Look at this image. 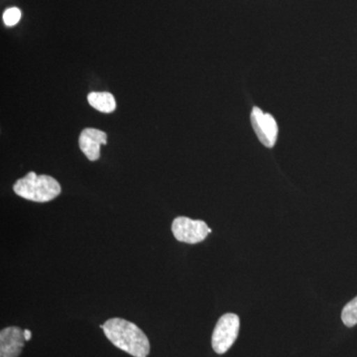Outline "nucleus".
<instances>
[{
    "mask_svg": "<svg viewBox=\"0 0 357 357\" xmlns=\"http://www.w3.org/2000/svg\"><path fill=\"white\" fill-rule=\"evenodd\" d=\"M100 328L109 342L121 351L134 357L149 356V340L135 324L126 319L114 318L107 319Z\"/></svg>",
    "mask_w": 357,
    "mask_h": 357,
    "instance_id": "f257e3e1",
    "label": "nucleus"
},
{
    "mask_svg": "<svg viewBox=\"0 0 357 357\" xmlns=\"http://www.w3.org/2000/svg\"><path fill=\"white\" fill-rule=\"evenodd\" d=\"M13 191L20 198L28 201L48 203L57 198L62 189L55 178L29 172L25 177L16 181L13 185Z\"/></svg>",
    "mask_w": 357,
    "mask_h": 357,
    "instance_id": "f03ea898",
    "label": "nucleus"
},
{
    "mask_svg": "<svg viewBox=\"0 0 357 357\" xmlns=\"http://www.w3.org/2000/svg\"><path fill=\"white\" fill-rule=\"evenodd\" d=\"M241 321L236 314H225L218 319L211 337L213 351L218 354H225L238 337Z\"/></svg>",
    "mask_w": 357,
    "mask_h": 357,
    "instance_id": "7ed1b4c3",
    "label": "nucleus"
},
{
    "mask_svg": "<svg viewBox=\"0 0 357 357\" xmlns=\"http://www.w3.org/2000/svg\"><path fill=\"white\" fill-rule=\"evenodd\" d=\"M172 232L175 238L181 243L196 244L202 243L211 229L203 220H194L190 218L178 217L174 220Z\"/></svg>",
    "mask_w": 357,
    "mask_h": 357,
    "instance_id": "20e7f679",
    "label": "nucleus"
},
{
    "mask_svg": "<svg viewBox=\"0 0 357 357\" xmlns=\"http://www.w3.org/2000/svg\"><path fill=\"white\" fill-rule=\"evenodd\" d=\"M250 121L258 140L265 147H274L278 137V126L273 115L265 114L259 107H255L251 112Z\"/></svg>",
    "mask_w": 357,
    "mask_h": 357,
    "instance_id": "39448f33",
    "label": "nucleus"
},
{
    "mask_svg": "<svg viewBox=\"0 0 357 357\" xmlns=\"http://www.w3.org/2000/svg\"><path fill=\"white\" fill-rule=\"evenodd\" d=\"M26 342L25 332L18 326H8L0 332V357H18Z\"/></svg>",
    "mask_w": 357,
    "mask_h": 357,
    "instance_id": "423d86ee",
    "label": "nucleus"
},
{
    "mask_svg": "<svg viewBox=\"0 0 357 357\" xmlns=\"http://www.w3.org/2000/svg\"><path fill=\"white\" fill-rule=\"evenodd\" d=\"M107 143V133L100 129H84L79 138V148L89 161H96L100 159V147Z\"/></svg>",
    "mask_w": 357,
    "mask_h": 357,
    "instance_id": "0eeeda50",
    "label": "nucleus"
},
{
    "mask_svg": "<svg viewBox=\"0 0 357 357\" xmlns=\"http://www.w3.org/2000/svg\"><path fill=\"white\" fill-rule=\"evenodd\" d=\"M88 102L91 107L103 112V114H112L116 109V102L114 96L107 91H93L88 96Z\"/></svg>",
    "mask_w": 357,
    "mask_h": 357,
    "instance_id": "6e6552de",
    "label": "nucleus"
},
{
    "mask_svg": "<svg viewBox=\"0 0 357 357\" xmlns=\"http://www.w3.org/2000/svg\"><path fill=\"white\" fill-rule=\"evenodd\" d=\"M342 323L349 328L357 325V297L351 300L344 307L342 312Z\"/></svg>",
    "mask_w": 357,
    "mask_h": 357,
    "instance_id": "1a4fd4ad",
    "label": "nucleus"
},
{
    "mask_svg": "<svg viewBox=\"0 0 357 357\" xmlns=\"http://www.w3.org/2000/svg\"><path fill=\"white\" fill-rule=\"evenodd\" d=\"M21 20V11L17 7H11V8L6 9L3 13L4 24L8 27L17 24Z\"/></svg>",
    "mask_w": 357,
    "mask_h": 357,
    "instance_id": "9d476101",
    "label": "nucleus"
},
{
    "mask_svg": "<svg viewBox=\"0 0 357 357\" xmlns=\"http://www.w3.org/2000/svg\"><path fill=\"white\" fill-rule=\"evenodd\" d=\"M24 332H25L26 342H28V340H31L32 333H31V332H30V331H28V330H25Z\"/></svg>",
    "mask_w": 357,
    "mask_h": 357,
    "instance_id": "9b49d317",
    "label": "nucleus"
}]
</instances>
